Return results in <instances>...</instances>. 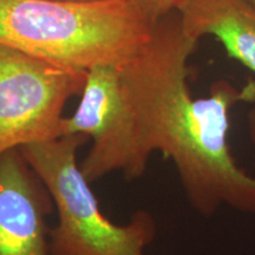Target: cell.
<instances>
[{
  "label": "cell",
  "mask_w": 255,
  "mask_h": 255,
  "mask_svg": "<svg viewBox=\"0 0 255 255\" xmlns=\"http://www.w3.org/2000/svg\"><path fill=\"white\" fill-rule=\"evenodd\" d=\"M199 40L184 32L178 12L159 18L138 52L120 66L145 151H159L176 168L195 212L221 207L255 215V175L239 165L229 145L231 111L255 103V79L238 89L226 79L206 97L191 96L188 60Z\"/></svg>",
  "instance_id": "1"
},
{
  "label": "cell",
  "mask_w": 255,
  "mask_h": 255,
  "mask_svg": "<svg viewBox=\"0 0 255 255\" xmlns=\"http://www.w3.org/2000/svg\"><path fill=\"white\" fill-rule=\"evenodd\" d=\"M154 25L129 0H0V45L79 71L124 65Z\"/></svg>",
  "instance_id": "2"
},
{
  "label": "cell",
  "mask_w": 255,
  "mask_h": 255,
  "mask_svg": "<svg viewBox=\"0 0 255 255\" xmlns=\"http://www.w3.org/2000/svg\"><path fill=\"white\" fill-rule=\"evenodd\" d=\"M88 142L85 135H65L20 148L58 215L50 232V255H144L157 234L155 219L138 210L126 225H117L103 214L77 161Z\"/></svg>",
  "instance_id": "3"
},
{
  "label": "cell",
  "mask_w": 255,
  "mask_h": 255,
  "mask_svg": "<svg viewBox=\"0 0 255 255\" xmlns=\"http://www.w3.org/2000/svg\"><path fill=\"white\" fill-rule=\"evenodd\" d=\"M87 72L0 45V155L62 136L65 105Z\"/></svg>",
  "instance_id": "4"
},
{
  "label": "cell",
  "mask_w": 255,
  "mask_h": 255,
  "mask_svg": "<svg viewBox=\"0 0 255 255\" xmlns=\"http://www.w3.org/2000/svg\"><path fill=\"white\" fill-rule=\"evenodd\" d=\"M65 135L91 139L90 150L79 163L91 184L117 171L129 181L145 173L150 156L123 88L120 66L88 70L77 109L63 120L62 136Z\"/></svg>",
  "instance_id": "5"
},
{
  "label": "cell",
  "mask_w": 255,
  "mask_h": 255,
  "mask_svg": "<svg viewBox=\"0 0 255 255\" xmlns=\"http://www.w3.org/2000/svg\"><path fill=\"white\" fill-rule=\"evenodd\" d=\"M53 201L20 149L0 155V255H50Z\"/></svg>",
  "instance_id": "6"
},
{
  "label": "cell",
  "mask_w": 255,
  "mask_h": 255,
  "mask_svg": "<svg viewBox=\"0 0 255 255\" xmlns=\"http://www.w3.org/2000/svg\"><path fill=\"white\" fill-rule=\"evenodd\" d=\"M188 36L212 34L255 76V7L246 0H187L178 9Z\"/></svg>",
  "instance_id": "7"
},
{
  "label": "cell",
  "mask_w": 255,
  "mask_h": 255,
  "mask_svg": "<svg viewBox=\"0 0 255 255\" xmlns=\"http://www.w3.org/2000/svg\"><path fill=\"white\" fill-rule=\"evenodd\" d=\"M141 13L152 23L182 7L187 0H129Z\"/></svg>",
  "instance_id": "8"
},
{
  "label": "cell",
  "mask_w": 255,
  "mask_h": 255,
  "mask_svg": "<svg viewBox=\"0 0 255 255\" xmlns=\"http://www.w3.org/2000/svg\"><path fill=\"white\" fill-rule=\"evenodd\" d=\"M247 129L248 136H250L251 142L255 146V107L248 111L247 115Z\"/></svg>",
  "instance_id": "9"
},
{
  "label": "cell",
  "mask_w": 255,
  "mask_h": 255,
  "mask_svg": "<svg viewBox=\"0 0 255 255\" xmlns=\"http://www.w3.org/2000/svg\"><path fill=\"white\" fill-rule=\"evenodd\" d=\"M57 1H73V2H92V1H103V0H57Z\"/></svg>",
  "instance_id": "10"
},
{
  "label": "cell",
  "mask_w": 255,
  "mask_h": 255,
  "mask_svg": "<svg viewBox=\"0 0 255 255\" xmlns=\"http://www.w3.org/2000/svg\"><path fill=\"white\" fill-rule=\"evenodd\" d=\"M246 1H248L251 5H253L254 7H255V0H246Z\"/></svg>",
  "instance_id": "11"
}]
</instances>
